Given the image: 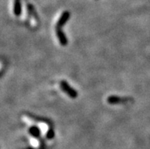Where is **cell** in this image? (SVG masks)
Wrapping results in <instances>:
<instances>
[{
  "label": "cell",
  "instance_id": "5b68a950",
  "mask_svg": "<svg viewBox=\"0 0 150 149\" xmlns=\"http://www.w3.org/2000/svg\"><path fill=\"white\" fill-rule=\"evenodd\" d=\"M124 100V99L120 97L116 96V95H111L108 97V103L110 104H117L121 103Z\"/></svg>",
  "mask_w": 150,
  "mask_h": 149
},
{
  "label": "cell",
  "instance_id": "3957f363",
  "mask_svg": "<svg viewBox=\"0 0 150 149\" xmlns=\"http://www.w3.org/2000/svg\"><path fill=\"white\" fill-rule=\"evenodd\" d=\"M69 17H70V14L69 11H63L57 21V28H61L66 25V23L68 21Z\"/></svg>",
  "mask_w": 150,
  "mask_h": 149
},
{
  "label": "cell",
  "instance_id": "7a4b0ae2",
  "mask_svg": "<svg viewBox=\"0 0 150 149\" xmlns=\"http://www.w3.org/2000/svg\"><path fill=\"white\" fill-rule=\"evenodd\" d=\"M56 34H57V38L59 40V44L62 46H67V44H68V40H67L66 34H64L63 30H61L60 28H57V29H56Z\"/></svg>",
  "mask_w": 150,
  "mask_h": 149
},
{
  "label": "cell",
  "instance_id": "277c9868",
  "mask_svg": "<svg viewBox=\"0 0 150 149\" xmlns=\"http://www.w3.org/2000/svg\"><path fill=\"white\" fill-rule=\"evenodd\" d=\"M21 0H14L13 12L15 16H20L21 15Z\"/></svg>",
  "mask_w": 150,
  "mask_h": 149
},
{
  "label": "cell",
  "instance_id": "52a82bcc",
  "mask_svg": "<svg viewBox=\"0 0 150 149\" xmlns=\"http://www.w3.org/2000/svg\"><path fill=\"white\" fill-rule=\"evenodd\" d=\"M54 136H55V133H54L53 129H50L47 132V138L48 139H52V138H54Z\"/></svg>",
  "mask_w": 150,
  "mask_h": 149
},
{
  "label": "cell",
  "instance_id": "6da1fadb",
  "mask_svg": "<svg viewBox=\"0 0 150 149\" xmlns=\"http://www.w3.org/2000/svg\"><path fill=\"white\" fill-rule=\"evenodd\" d=\"M60 88L69 97L72 98H76L78 97V93L75 89L72 88L66 81H62L60 82Z\"/></svg>",
  "mask_w": 150,
  "mask_h": 149
},
{
  "label": "cell",
  "instance_id": "8992f818",
  "mask_svg": "<svg viewBox=\"0 0 150 149\" xmlns=\"http://www.w3.org/2000/svg\"><path fill=\"white\" fill-rule=\"evenodd\" d=\"M29 133H30L34 138H39L40 136V130L38 126H33L29 129Z\"/></svg>",
  "mask_w": 150,
  "mask_h": 149
}]
</instances>
